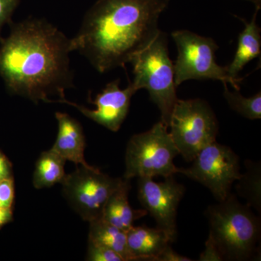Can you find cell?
<instances>
[{
  "mask_svg": "<svg viewBox=\"0 0 261 261\" xmlns=\"http://www.w3.org/2000/svg\"><path fill=\"white\" fill-rule=\"evenodd\" d=\"M137 92L132 84H128L126 89H121L120 80H117L108 83L93 101L89 99L96 106V109H88L66 99H58L53 102L64 103L72 106L92 121L111 132H116L126 119L130 99Z\"/></svg>",
  "mask_w": 261,
  "mask_h": 261,
  "instance_id": "cell-11",
  "label": "cell"
},
{
  "mask_svg": "<svg viewBox=\"0 0 261 261\" xmlns=\"http://www.w3.org/2000/svg\"><path fill=\"white\" fill-rule=\"evenodd\" d=\"M129 179L123 178L121 185L113 192L103 210L102 219L116 227L127 231L133 227L136 220L147 214L145 209L134 210L128 202Z\"/></svg>",
  "mask_w": 261,
  "mask_h": 261,
  "instance_id": "cell-14",
  "label": "cell"
},
{
  "mask_svg": "<svg viewBox=\"0 0 261 261\" xmlns=\"http://www.w3.org/2000/svg\"><path fill=\"white\" fill-rule=\"evenodd\" d=\"M168 127L160 121L150 130L134 135L127 145L123 178L173 176L178 168L173 159L179 154Z\"/></svg>",
  "mask_w": 261,
  "mask_h": 261,
  "instance_id": "cell-5",
  "label": "cell"
},
{
  "mask_svg": "<svg viewBox=\"0 0 261 261\" xmlns=\"http://www.w3.org/2000/svg\"><path fill=\"white\" fill-rule=\"evenodd\" d=\"M88 243L100 245L118 253L123 261L135 260L127 245L126 231L101 219L89 222Z\"/></svg>",
  "mask_w": 261,
  "mask_h": 261,
  "instance_id": "cell-16",
  "label": "cell"
},
{
  "mask_svg": "<svg viewBox=\"0 0 261 261\" xmlns=\"http://www.w3.org/2000/svg\"><path fill=\"white\" fill-rule=\"evenodd\" d=\"M58 132L51 149L65 161L79 166L92 167L84 158L85 137L83 128L78 121L65 113L57 112Z\"/></svg>",
  "mask_w": 261,
  "mask_h": 261,
  "instance_id": "cell-12",
  "label": "cell"
},
{
  "mask_svg": "<svg viewBox=\"0 0 261 261\" xmlns=\"http://www.w3.org/2000/svg\"><path fill=\"white\" fill-rule=\"evenodd\" d=\"M14 200V181L13 177L0 181V207L12 209Z\"/></svg>",
  "mask_w": 261,
  "mask_h": 261,
  "instance_id": "cell-21",
  "label": "cell"
},
{
  "mask_svg": "<svg viewBox=\"0 0 261 261\" xmlns=\"http://www.w3.org/2000/svg\"><path fill=\"white\" fill-rule=\"evenodd\" d=\"M245 1L250 2L255 7V9L260 10L261 8V0H245Z\"/></svg>",
  "mask_w": 261,
  "mask_h": 261,
  "instance_id": "cell-27",
  "label": "cell"
},
{
  "mask_svg": "<svg viewBox=\"0 0 261 261\" xmlns=\"http://www.w3.org/2000/svg\"><path fill=\"white\" fill-rule=\"evenodd\" d=\"M224 97L229 107L247 119L256 120L261 118V93L253 97H245L240 94V90L233 92L228 90L227 84H224Z\"/></svg>",
  "mask_w": 261,
  "mask_h": 261,
  "instance_id": "cell-19",
  "label": "cell"
},
{
  "mask_svg": "<svg viewBox=\"0 0 261 261\" xmlns=\"http://www.w3.org/2000/svg\"><path fill=\"white\" fill-rule=\"evenodd\" d=\"M169 0H97L87 12L73 51L99 73L124 67L160 32L159 20Z\"/></svg>",
  "mask_w": 261,
  "mask_h": 261,
  "instance_id": "cell-2",
  "label": "cell"
},
{
  "mask_svg": "<svg viewBox=\"0 0 261 261\" xmlns=\"http://www.w3.org/2000/svg\"><path fill=\"white\" fill-rule=\"evenodd\" d=\"M172 38L177 47L174 80L176 87L187 80H219L230 84L240 90L241 81L233 80L228 75L226 66H220L216 61L219 46L212 38L202 37L187 30L173 32Z\"/></svg>",
  "mask_w": 261,
  "mask_h": 261,
  "instance_id": "cell-7",
  "label": "cell"
},
{
  "mask_svg": "<svg viewBox=\"0 0 261 261\" xmlns=\"http://www.w3.org/2000/svg\"><path fill=\"white\" fill-rule=\"evenodd\" d=\"M210 234L223 259L247 260L256 252L260 238V221L250 207L230 193L226 200L205 211Z\"/></svg>",
  "mask_w": 261,
  "mask_h": 261,
  "instance_id": "cell-3",
  "label": "cell"
},
{
  "mask_svg": "<svg viewBox=\"0 0 261 261\" xmlns=\"http://www.w3.org/2000/svg\"><path fill=\"white\" fill-rule=\"evenodd\" d=\"M13 219L12 209L2 208L0 207V228L8 224Z\"/></svg>",
  "mask_w": 261,
  "mask_h": 261,
  "instance_id": "cell-26",
  "label": "cell"
},
{
  "mask_svg": "<svg viewBox=\"0 0 261 261\" xmlns=\"http://www.w3.org/2000/svg\"><path fill=\"white\" fill-rule=\"evenodd\" d=\"M66 161L50 149L42 152L36 163L33 185L36 189L48 188L61 184L65 176Z\"/></svg>",
  "mask_w": 261,
  "mask_h": 261,
  "instance_id": "cell-17",
  "label": "cell"
},
{
  "mask_svg": "<svg viewBox=\"0 0 261 261\" xmlns=\"http://www.w3.org/2000/svg\"><path fill=\"white\" fill-rule=\"evenodd\" d=\"M130 63L135 75L132 86L136 90L145 89L159 108L161 121L168 128L171 113L178 100L174 69L168 55V37L160 31L148 45L139 51Z\"/></svg>",
  "mask_w": 261,
  "mask_h": 261,
  "instance_id": "cell-4",
  "label": "cell"
},
{
  "mask_svg": "<svg viewBox=\"0 0 261 261\" xmlns=\"http://www.w3.org/2000/svg\"><path fill=\"white\" fill-rule=\"evenodd\" d=\"M87 260L123 261L118 253L111 249L91 243H88Z\"/></svg>",
  "mask_w": 261,
  "mask_h": 261,
  "instance_id": "cell-20",
  "label": "cell"
},
{
  "mask_svg": "<svg viewBox=\"0 0 261 261\" xmlns=\"http://www.w3.org/2000/svg\"><path fill=\"white\" fill-rule=\"evenodd\" d=\"M255 9L250 23L242 19L245 23V29L238 38V46L232 62L226 66L228 75L234 80L241 81L238 75L244 67L260 56V28L256 23L257 13Z\"/></svg>",
  "mask_w": 261,
  "mask_h": 261,
  "instance_id": "cell-15",
  "label": "cell"
},
{
  "mask_svg": "<svg viewBox=\"0 0 261 261\" xmlns=\"http://www.w3.org/2000/svg\"><path fill=\"white\" fill-rule=\"evenodd\" d=\"M246 171L238 180L237 190L239 195L247 200V205L260 212V164L245 161Z\"/></svg>",
  "mask_w": 261,
  "mask_h": 261,
  "instance_id": "cell-18",
  "label": "cell"
},
{
  "mask_svg": "<svg viewBox=\"0 0 261 261\" xmlns=\"http://www.w3.org/2000/svg\"><path fill=\"white\" fill-rule=\"evenodd\" d=\"M123 178H113L97 168L77 167L65 175L63 192L70 207L84 221L101 219L108 199L121 185Z\"/></svg>",
  "mask_w": 261,
  "mask_h": 261,
  "instance_id": "cell-8",
  "label": "cell"
},
{
  "mask_svg": "<svg viewBox=\"0 0 261 261\" xmlns=\"http://www.w3.org/2000/svg\"><path fill=\"white\" fill-rule=\"evenodd\" d=\"M201 261H221L224 260L219 250L216 246L214 240L211 236L208 237L205 243V250L201 253Z\"/></svg>",
  "mask_w": 261,
  "mask_h": 261,
  "instance_id": "cell-23",
  "label": "cell"
},
{
  "mask_svg": "<svg viewBox=\"0 0 261 261\" xmlns=\"http://www.w3.org/2000/svg\"><path fill=\"white\" fill-rule=\"evenodd\" d=\"M10 25L9 36L0 39V75L8 91L35 104L65 99L73 84L71 39L44 19Z\"/></svg>",
  "mask_w": 261,
  "mask_h": 261,
  "instance_id": "cell-1",
  "label": "cell"
},
{
  "mask_svg": "<svg viewBox=\"0 0 261 261\" xmlns=\"http://www.w3.org/2000/svg\"><path fill=\"white\" fill-rule=\"evenodd\" d=\"M168 127L178 152L187 162L193 161L205 146L216 142L219 132V123L212 108L200 99H178Z\"/></svg>",
  "mask_w": 261,
  "mask_h": 261,
  "instance_id": "cell-6",
  "label": "cell"
},
{
  "mask_svg": "<svg viewBox=\"0 0 261 261\" xmlns=\"http://www.w3.org/2000/svg\"><path fill=\"white\" fill-rule=\"evenodd\" d=\"M128 250L135 260L154 261L171 243L169 237L159 228L135 226L126 232Z\"/></svg>",
  "mask_w": 261,
  "mask_h": 261,
  "instance_id": "cell-13",
  "label": "cell"
},
{
  "mask_svg": "<svg viewBox=\"0 0 261 261\" xmlns=\"http://www.w3.org/2000/svg\"><path fill=\"white\" fill-rule=\"evenodd\" d=\"M19 3V0H0V32L5 24L12 23V16Z\"/></svg>",
  "mask_w": 261,
  "mask_h": 261,
  "instance_id": "cell-22",
  "label": "cell"
},
{
  "mask_svg": "<svg viewBox=\"0 0 261 261\" xmlns=\"http://www.w3.org/2000/svg\"><path fill=\"white\" fill-rule=\"evenodd\" d=\"M9 177H12L11 164L4 154L0 152V181Z\"/></svg>",
  "mask_w": 261,
  "mask_h": 261,
  "instance_id": "cell-25",
  "label": "cell"
},
{
  "mask_svg": "<svg viewBox=\"0 0 261 261\" xmlns=\"http://www.w3.org/2000/svg\"><path fill=\"white\" fill-rule=\"evenodd\" d=\"M192 161L191 167L178 168V173L207 187L219 202L226 200L241 176L238 154L216 141L201 149Z\"/></svg>",
  "mask_w": 261,
  "mask_h": 261,
  "instance_id": "cell-9",
  "label": "cell"
},
{
  "mask_svg": "<svg viewBox=\"0 0 261 261\" xmlns=\"http://www.w3.org/2000/svg\"><path fill=\"white\" fill-rule=\"evenodd\" d=\"M138 198L144 208L155 220L157 227L163 230L171 243L176 240V214L185 188L173 176L163 182L152 178H138Z\"/></svg>",
  "mask_w": 261,
  "mask_h": 261,
  "instance_id": "cell-10",
  "label": "cell"
},
{
  "mask_svg": "<svg viewBox=\"0 0 261 261\" xmlns=\"http://www.w3.org/2000/svg\"><path fill=\"white\" fill-rule=\"evenodd\" d=\"M190 257L183 256L173 250L170 245L165 247L154 261H191Z\"/></svg>",
  "mask_w": 261,
  "mask_h": 261,
  "instance_id": "cell-24",
  "label": "cell"
}]
</instances>
